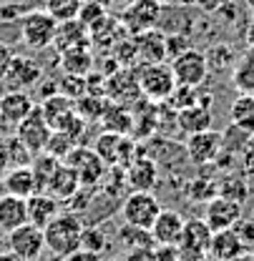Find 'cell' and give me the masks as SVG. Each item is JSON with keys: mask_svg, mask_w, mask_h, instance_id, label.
I'll return each instance as SVG.
<instances>
[{"mask_svg": "<svg viewBox=\"0 0 254 261\" xmlns=\"http://www.w3.org/2000/svg\"><path fill=\"white\" fill-rule=\"evenodd\" d=\"M81 233H83L81 219L76 214H71V211H63V214H58L48 226L43 228L45 249L56 259H68L73 251L81 249Z\"/></svg>", "mask_w": 254, "mask_h": 261, "instance_id": "1", "label": "cell"}, {"mask_svg": "<svg viewBox=\"0 0 254 261\" xmlns=\"http://www.w3.org/2000/svg\"><path fill=\"white\" fill-rule=\"evenodd\" d=\"M136 81L141 88V96L151 103H164L166 98L174 93L176 88V78L171 65H166L164 61L159 63H144L141 68H136Z\"/></svg>", "mask_w": 254, "mask_h": 261, "instance_id": "2", "label": "cell"}, {"mask_svg": "<svg viewBox=\"0 0 254 261\" xmlns=\"http://www.w3.org/2000/svg\"><path fill=\"white\" fill-rule=\"evenodd\" d=\"M18 33L28 48L43 50V48L53 45L56 33H58V20L48 10H31L18 18Z\"/></svg>", "mask_w": 254, "mask_h": 261, "instance_id": "3", "label": "cell"}, {"mask_svg": "<svg viewBox=\"0 0 254 261\" xmlns=\"http://www.w3.org/2000/svg\"><path fill=\"white\" fill-rule=\"evenodd\" d=\"M159 211H161V203L151 191H131L124 198V203H121V219H124V224L149 228V231L154 226Z\"/></svg>", "mask_w": 254, "mask_h": 261, "instance_id": "4", "label": "cell"}, {"mask_svg": "<svg viewBox=\"0 0 254 261\" xmlns=\"http://www.w3.org/2000/svg\"><path fill=\"white\" fill-rule=\"evenodd\" d=\"M94 151L103 159L106 166H128L138 156V148L131 141V136H126V133H113V130H103L96 138Z\"/></svg>", "mask_w": 254, "mask_h": 261, "instance_id": "5", "label": "cell"}, {"mask_svg": "<svg viewBox=\"0 0 254 261\" xmlns=\"http://www.w3.org/2000/svg\"><path fill=\"white\" fill-rule=\"evenodd\" d=\"M169 65H171V70H174L176 83H181V86L199 88V86L206 81V75H209V58H206V53H201V50H196V48L181 50L179 56L171 58Z\"/></svg>", "mask_w": 254, "mask_h": 261, "instance_id": "6", "label": "cell"}, {"mask_svg": "<svg viewBox=\"0 0 254 261\" xmlns=\"http://www.w3.org/2000/svg\"><path fill=\"white\" fill-rule=\"evenodd\" d=\"M209 241H212V228L206 226V221L204 219H187L184 231L179 236V244H176L179 259L201 261L209 251Z\"/></svg>", "mask_w": 254, "mask_h": 261, "instance_id": "7", "label": "cell"}, {"mask_svg": "<svg viewBox=\"0 0 254 261\" xmlns=\"http://www.w3.org/2000/svg\"><path fill=\"white\" fill-rule=\"evenodd\" d=\"M51 133H53V128H51V123L45 121L40 106H33L31 113L15 126V136L26 143V148L31 151L33 156L45 151V143H48Z\"/></svg>", "mask_w": 254, "mask_h": 261, "instance_id": "8", "label": "cell"}, {"mask_svg": "<svg viewBox=\"0 0 254 261\" xmlns=\"http://www.w3.org/2000/svg\"><path fill=\"white\" fill-rule=\"evenodd\" d=\"M8 249L15 251L23 261H38L40 254L45 251V236H43V228L26 221L23 226L13 228L8 233Z\"/></svg>", "mask_w": 254, "mask_h": 261, "instance_id": "9", "label": "cell"}, {"mask_svg": "<svg viewBox=\"0 0 254 261\" xmlns=\"http://www.w3.org/2000/svg\"><path fill=\"white\" fill-rule=\"evenodd\" d=\"M65 163L76 168L78 178H81V186H96L103 176H106V163L103 159L94 151V146H76L68 156H65Z\"/></svg>", "mask_w": 254, "mask_h": 261, "instance_id": "10", "label": "cell"}, {"mask_svg": "<svg viewBox=\"0 0 254 261\" xmlns=\"http://www.w3.org/2000/svg\"><path fill=\"white\" fill-rule=\"evenodd\" d=\"M222 146H224V136L219 130L209 128V130H201V133H191V136H187L184 153L189 156L191 163L206 166V163H212L217 156H219Z\"/></svg>", "mask_w": 254, "mask_h": 261, "instance_id": "11", "label": "cell"}, {"mask_svg": "<svg viewBox=\"0 0 254 261\" xmlns=\"http://www.w3.org/2000/svg\"><path fill=\"white\" fill-rule=\"evenodd\" d=\"M242 219V203L234 201V198H226V196L217 194L206 201V208H204V221L212 231H222V228H234L237 221Z\"/></svg>", "mask_w": 254, "mask_h": 261, "instance_id": "12", "label": "cell"}, {"mask_svg": "<svg viewBox=\"0 0 254 261\" xmlns=\"http://www.w3.org/2000/svg\"><path fill=\"white\" fill-rule=\"evenodd\" d=\"M161 15V5L159 0H133L126 10L121 13V23L126 25L128 33H144L151 31L156 25Z\"/></svg>", "mask_w": 254, "mask_h": 261, "instance_id": "13", "label": "cell"}, {"mask_svg": "<svg viewBox=\"0 0 254 261\" xmlns=\"http://www.w3.org/2000/svg\"><path fill=\"white\" fill-rule=\"evenodd\" d=\"M40 75H43V70L33 58L13 56V61L8 65V73L3 75V83H5L8 91H26L40 81Z\"/></svg>", "mask_w": 254, "mask_h": 261, "instance_id": "14", "label": "cell"}, {"mask_svg": "<svg viewBox=\"0 0 254 261\" xmlns=\"http://www.w3.org/2000/svg\"><path fill=\"white\" fill-rule=\"evenodd\" d=\"M244 249L247 246L239 239L237 228H222V231H212L206 256L212 261H237L244 256Z\"/></svg>", "mask_w": 254, "mask_h": 261, "instance_id": "15", "label": "cell"}, {"mask_svg": "<svg viewBox=\"0 0 254 261\" xmlns=\"http://www.w3.org/2000/svg\"><path fill=\"white\" fill-rule=\"evenodd\" d=\"M33 98L26 91H5L0 96V123L5 128H13L33 111Z\"/></svg>", "mask_w": 254, "mask_h": 261, "instance_id": "16", "label": "cell"}, {"mask_svg": "<svg viewBox=\"0 0 254 261\" xmlns=\"http://www.w3.org/2000/svg\"><path fill=\"white\" fill-rule=\"evenodd\" d=\"M187 219L174 211V208H161L154 226H151V236H154V244L156 246H176L179 244V236L184 231Z\"/></svg>", "mask_w": 254, "mask_h": 261, "instance_id": "17", "label": "cell"}, {"mask_svg": "<svg viewBox=\"0 0 254 261\" xmlns=\"http://www.w3.org/2000/svg\"><path fill=\"white\" fill-rule=\"evenodd\" d=\"M126 184L133 191H154L159 184V166L151 156H136L126 166Z\"/></svg>", "mask_w": 254, "mask_h": 261, "instance_id": "18", "label": "cell"}, {"mask_svg": "<svg viewBox=\"0 0 254 261\" xmlns=\"http://www.w3.org/2000/svg\"><path fill=\"white\" fill-rule=\"evenodd\" d=\"M40 111H43L45 121L51 123V128L61 130L76 116V100L58 91V93H51L40 100Z\"/></svg>", "mask_w": 254, "mask_h": 261, "instance_id": "19", "label": "cell"}, {"mask_svg": "<svg viewBox=\"0 0 254 261\" xmlns=\"http://www.w3.org/2000/svg\"><path fill=\"white\" fill-rule=\"evenodd\" d=\"M78 189H81V178H78L76 168L68 166L65 161L58 163V168L53 171V176H51L48 184H45V194H51L56 201H61V203H65L71 196L78 194Z\"/></svg>", "mask_w": 254, "mask_h": 261, "instance_id": "20", "label": "cell"}, {"mask_svg": "<svg viewBox=\"0 0 254 261\" xmlns=\"http://www.w3.org/2000/svg\"><path fill=\"white\" fill-rule=\"evenodd\" d=\"M212 123H214V113H212V108H209L206 103H201V100L189 106V108L176 111V128L181 130V133H187V136L209 130Z\"/></svg>", "mask_w": 254, "mask_h": 261, "instance_id": "21", "label": "cell"}, {"mask_svg": "<svg viewBox=\"0 0 254 261\" xmlns=\"http://www.w3.org/2000/svg\"><path fill=\"white\" fill-rule=\"evenodd\" d=\"M26 206H28V221L40 228H45L61 214L58 201L51 194H45V191H35L33 196H28V198H26Z\"/></svg>", "mask_w": 254, "mask_h": 261, "instance_id": "22", "label": "cell"}, {"mask_svg": "<svg viewBox=\"0 0 254 261\" xmlns=\"http://www.w3.org/2000/svg\"><path fill=\"white\" fill-rule=\"evenodd\" d=\"M133 45H136V58L144 63H159L166 58V35L156 33L154 28L136 33Z\"/></svg>", "mask_w": 254, "mask_h": 261, "instance_id": "23", "label": "cell"}, {"mask_svg": "<svg viewBox=\"0 0 254 261\" xmlns=\"http://www.w3.org/2000/svg\"><path fill=\"white\" fill-rule=\"evenodd\" d=\"M28 221V206L26 198L13 194H3L0 196V231L10 233L13 228L23 226Z\"/></svg>", "mask_w": 254, "mask_h": 261, "instance_id": "24", "label": "cell"}, {"mask_svg": "<svg viewBox=\"0 0 254 261\" xmlns=\"http://www.w3.org/2000/svg\"><path fill=\"white\" fill-rule=\"evenodd\" d=\"M3 189L5 194L20 196V198H28L33 196L38 189H35V176H33L31 166H13L3 173Z\"/></svg>", "mask_w": 254, "mask_h": 261, "instance_id": "25", "label": "cell"}, {"mask_svg": "<svg viewBox=\"0 0 254 261\" xmlns=\"http://www.w3.org/2000/svg\"><path fill=\"white\" fill-rule=\"evenodd\" d=\"M88 38H91L88 28L78 18H73V20H61L58 23V33H56L53 43L63 53V50H73V48H88Z\"/></svg>", "mask_w": 254, "mask_h": 261, "instance_id": "26", "label": "cell"}, {"mask_svg": "<svg viewBox=\"0 0 254 261\" xmlns=\"http://www.w3.org/2000/svg\"><path fill=\"white\" fill-rule=\"evenodd\" d=\"M229 118H232V126L244 133H254V93H239V96L232 100V108H229Z\"/></svg>", "mask_w": 254, "mask_h": 261, "instance_id": "27", "label": "cell"}, {"mask_svg": "<svg viewBox=\"0 0 254 261\" xmlns=\"http://www.w3.org/2000/svg\"><path fill=\"white\" fill-rule=\"evenodd\" d=\"M232 83L239 93H254V45H249V50L237 61Z\"/></svg>", "mask_w": 254, "mask_h": 261, "instance_id": "28", "label": "cell"}, {"mask_svg": "<svg viewBox=\"0 0 254 261\" xmlns=\"http://www.w3.org/2000/svg\"><path fill=\"white\" fill-rule=\"evenodd\" d=\"M61 63H63L65 75H88L94 68V56L88 53V48H73L61 53Z\"/></svg>", "mask_w": 254, "mask_h": 261, "instance_id": "29", "label": "cell"}, {"mask_svg": "<svg viewBox=\"0 0 254 261\" xmlns=\"http://www.w3.org/2000/svg\"><path fill=\"white\" fill-rule=\"evenodd\" d=\"M101 121H103L106 130H113V133H126L128 136L131 128H133V116L128 113L121 103H113V100H108Z\"/></svg>", "mask_w": 254, "mask_h": 261, "instance_id": "30", "label": "cell"}, {"mask_svg": "<svg viewBox=\"0 0 254 261\" xmlns=\"http://www.w3.org/2000/svg\"><path fill=\"white\" fill-rule=\"evenodd\" d=\"M119 239L126 244L131 251L151 249V246H154V236H151V231H149V228H138V226H131V224H124V226H121Z\"/></svg>", "mask_w": 254, "mask_h": 261, "instance_id": "31", "label": "cell"}, {"mask_svg": "<svg viewBox=\"0 0 254 261\" xmlns=\"http://www.w3.org/2000/svg\"><path fill=\"white\" fill-rule=\"evenodd\" d=\"M201 96H199V91L194 88V86H181V83H176V88H174V93L166 98L164 103L169 106V108H174V111H181V108H189L194 103H199Z\"/></svg>", "mask_w": 254, "mask_h": 261, "instance_id": "32", "label": "cell"}, {"mask_svg": "<svg viewBox=\"0 0 254 261\" xmlns=\"http://www.w3.org/2000/svg\"><path fill=\"white\" fill-rule=\"evenodd\" d=\"M76 146H78V143H76L68 133H63V130H53L51 138H48V143H45V153H51V156L65 161V156H68Z\"/></svg>", "mask_w": 254, "mask_h": 261, "instance_id": "33", "label": "cell"}, {"mask_svg": "<svg viewBox=\"0 0 254 261\" xmlns=\"http://www.w3.org/2000/svg\"><path fill=\"white\" fill-rule=\"evenodd\" d=\"M81 5H83V0H48V3H45V10L61 23V20L78 18Z\"/></svg>", "mask_w": 254, "mask_h": 261, "instance_id": "34", "label": "cell"}, {"mask_svg": "<svg viewBox=\"0 0 254 261\" xmlns=\"http://www.w3.org/2000/svg\"><path fill=\"white\" fill-rule=\"evenodd\" d=\"M5 146H8L10 166H31L33 153L26 148V143H23L18 136H8V138H5Z\"/></svg>", "mask_w": 254, "mask_h": 261, "instance_id": "35", "label": "cell"}, {"mask_svg": "<svg viewBox=\"0 0 254 261\" xmlns=\"http://www.w3.org/2000/svg\"><path fill=\"white\" fill-rule=\"evenodd\" d=\"M217 194L226 196V198H234V201H244L247 194H249V186H247V181H242V178H237V176H226L222 178V184L217 186Z\"/></svg>", "mask_w": 254, "mask_h": 261, "instance_id": "36", "label": "cell"}, {"mask_svg": "<svg viewBox=\"0 0 254 261\" xmlns=\"http://www.w3.org/2000/svg\"><path fill=\"white\" fill-rule=\"evenodd\" d=\"M81 249L103 254V249H106V233H103L98 226H83V233H81Z\"/></svg>", "mask_w": 254, "mask_h": 261, "instance_id": "37", "label": "cell"}, {"mask_svg": "<svg viewBox=\"0 0 254 261\" xmlns=\"http://www.w3.org/2000/svg\"><path fill=\"white\" fill-rule=\"evenodd\" d=\"M237 233H239V239L244 241V246H252L254 244V221H237Z\"/></svg>", "mask_w": 254, "mask_h": 261, "instance_id": "38", "label": "cell"}, {"mask_svg": "<svg viewBox=\"0 0 254 261\" xmlns=\"http://www.w3.org/2000/svg\"><path fill=\"white\" fill-rule=\"evenodd\" d=\"M10 61H13V50H10V45H8V43H3V40H0V81H3V75L8 73Z\"/></svg>", "mask_w": 254, "mask_h": 261, "instance_id": "39", "label": "cell"}, {"mask_svg": "<svg viewBox=\"0 0 254 261\" xmlns=\"http://www.w3.org/2000/svg\"><path fill=\"white\" fill-rule=\"evenodd\" d=\"M65 261H103V256L98 254V251H88V249H78V251H73L71 256Z\"/></svg>", "mask_w": 254, "mask_h": 261, "instance_id": "40", "label": "cell"}, {"mask_svg": "<svg viewBox=\"0 0 254 261\" xmlns=\"http://www.w3.org/2000/svg\"><path fill=\"white\" fill-rule=\"evenodd\" d=\"M199 10H204V13H217V10H222L224 0H191Z\"/></svg>", "mask_w": 254, "mask_h": 261, "instance_id": "41", "label": "cell"}, {"mask_svg": "<svg viewBox=\"0 0 254 261\" xmlns=\"http://www.w3.org/2000/svg\"><path fill=\"white\" fill-rule=\"evenodd\" d=\"M10 159H8V146H5V138H0V176L8 171Z\"/></svg>", "mask_w": 254, "mask_h": 261, "instance_id": "42", "label": "cell"}, {"mask_svg": "<svg viewBox=\"0 0 254 261\" xmlns=\"http://www.w3.org/2000/svg\"><path fill=\"white\" fill-rule=\"evenodd\" d=\"M0 261H23V259H20L15 251H10V249H8V251H0Z\"/></svg>", "mask_w": 254, "mask_h": 261, "instance_id": "43", "label": "cell"}, {"mask_svg": "<svg viewBox=\"0 0 254 261\" xmlns=\"http://www.w3.org/2000/svg\"><path fill=\"white\" fill-rule=\"evenodd\" d=\"M247 5H249V8H252V10H254V0H247Z\"/></svg>", "mask_w": 254, "mask_h": 261, "instance_id": "44", "label": "cell"}, {"mask_svg": "<svg viewBox=\"0 0 254 261\" xmlns=\"http://www.w3.org/2000/svg\"><path fill=\"white\" fill-rule=\"evenodd\" d=\"M247 261H254V251H252V256H249V259H247Z\"/></svg>", "mask_w": 254, "mask_h": 261, "instance_id": "45", "label": "cell"}, {"mask_svg": "<svg viewBox=\"0 0 254 261\" xmlns=\"http://www.w3.org/2000/svg\"><path fill=\"white\" fill-rule=\"evenodd\" d=\"M56 261H65V259H56Z\"/></svg>", "mask_w": 254, "mask_h": 261, "instance_id": "46", "label": "cell"}, {"mask_svg": "<svg viewBox=\"0 0 254 261\" xmlns=\"http://www.w3.org/2000/svg\"><path fill=\"white\" fill-rule=\"evenodd\" d=\"M237 261H242V259H237Z\"/></svg>", "mask_w": 254, "mask_h": 261, "instance_id": "47", "label": "cell"}]
</instances>
